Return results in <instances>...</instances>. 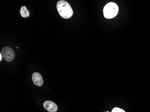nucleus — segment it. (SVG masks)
I'll return each mask as SVG.
<instances>
[{
    "mask_svg": "<svg viewBox=\"0 0 150 112\" xmlns=\"http://www.w3.org/2000/svg\"><path fill=\"white\" fill-rule=\"evenodd\" d=\"M118 11V5L114 2H109L103 8V15L104 17L108 19L112 18L117 16Z\"/></svg>",
    "mask_w": 150,
    "mask_h": 112,
    "instance_id": "2",
    "label": "nucleus"
},
{
    "mask_svg": "<svg viewBox=\"0 0 150 112\" xmlns=\"http://www.w3.org/2000/svg\"><path fill=\"white\" fill-rule=\"evenodd\" d=\"M32 80L34 84L38 86H42L43 85L42 77L40 73L35 72L32 75Z\"/></svg>",
    "mask_w": 150,
    "mask_h": 112,
    "instance_id": "5",
    "label": "nucleus"
},
{
    "mask_svg": "<svg viewBox=\"0 0 150 112\" xmlns=\"http://www.w3.org/2000/svg\"><path fill=\"white\" fill-rule=\"evenodd\" d=\"M43 106L49 112H55L58 110V108L57 104L50 101H45Z\"/></svg>",
    "mask_w": 150,
    "mask_h": 112,
    "instance_id": "4",
    "label": "nucleus"
},
{
    "mask_svg": "<svg viewBox=\"0 0 150 112\" xmlns=\"http://www.w3.org/2000/svg\"><path fill=\"white\" fill-rule=\"evenodd\" d=\"M20 14L23 17H28L30 15L29 11L27 10L26 6H22L20 9Z\"/></svg>",
    "mask_w": 150,
    "mask_h": 112,
    "instance_id": "6",
    "label": "nucleus"
},
{
    "mask_svg": "<svg viewBox=\"0 0 150 112\" xmlns=\"http://www.w3.org/2000/svg\"></svg>",
    "mask_w": 150,
    "mask_h": 112,
    "instance_id": "9",
    "label": "nucleus"
},
{
    "mask_svg": "<svg viewBox=\"0 0 150 112\" xmlns=\"http://www.w3.org/2000/svg\"><path fill=\"white\" fill-rule=\"evenodd\" d=\"M2 58H3V57H2V54H1H1H0V61H1L2 60Z\"/></svg>",
    "mask_w": 150,
    "mask_h": 112,
    "instance_id": "8",
    "label": "nucleus"
},
{
    "mask_svg": "<svg viewBox=\"0 0 150 112\" xmlns=\"http://www.w3.org/2000/svg\"><path fill=\"white\" fill-rule=\"evenodd\" d=\"M60 15L64 19L70 18L73 14V10L70 4L64 0L59 1L56 5Z\"/></svg>",
    "mask_w": 150,
    "mask_h": 112,
    "instance_id": "1",
    "label": "nucleus"
},
{
    "mask_svg": "<svg viewBox=\"0 0 150 112\" xmlns=\"http://www.w3.org/2000/svg\"><path fill=\"white\" fill-rule=\"evenodd\" d=\"M112 112H125L123 109L115 107L112 110Z\"/></svg>",
    "mask_w": 150,
    "mask_h": 112,
    "instance_id": "7",
    "label": "nucleus"
},
{
    "mask_svg": "<svg viewBox=\"0 0 150 112\" xmlns=\"http://www.w3.org/2000/svg\"><path fill=\"white\" fill-rule=\"evenodd\" d=\"M1 53L2 54L3 58L7 62H11L15 58L14 51L10 47H5L2 48Z\"/></svg>",
    "mask_w": 150,
    "mask_h": 112,
    "instance_id": "3",
    "label": "nucleus"
}]
</instances>
